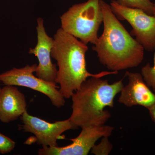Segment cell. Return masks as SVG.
Segmentation results:
<instances>
[{
    "instance_id": "obj_1",
    "label": "cell",
    "mask_w": 155,
    "mask_h": 155,
    "mask_svg": "<svg viewBox=\"0 0 155 155\" xmlns=\"http://www.w3.org/2000/svg\"><path fill=\"white\" fill-rule=\"evenodd\" d=\"M103 14L102 34L92 48L100 63L118 72L138 67L144 58V48L131 36L113 13L110 5L100 0Z\"/></svg>"
},
{
    "instance_id": "obj_2",
    "label": "cell",
    "mask_w": 155,
    "mask_h": 155,
    "mask_svg": "<svg viewBox=\"0 0 155 155\" xmlns=\"http://www.w3.org/2000/svg\"><path fill=\"white\" fill-rule=\"evenodd\" d=\"M122 79L113 84L100 78L90 77L72 94L69 118L75 129L105 125L111 116L106 107H114V100L124 87Z\"/></svg>"
},
{
    "instance_id": "obj_3",
    "label": "cell",
    "mask_w": 155,
    "mask_h": 155,
    "mask_svg": "<svg viewBox=\"0 0 155 155\" xmlns=\"http://www.w3.org/2000/svg\"><path fill=\"white\" fill-rule=\"evenodd\" d=\"M87 45L77 38L59 28L54 35L51 58L57 61L58 70L56 83L65 98L69 99L88 77L101 78L117 74V71H103L92 74L87 69L85 54Z\"/></svg>"
},
{
    "instance_id": "obj_4",
    "label": "cell",
    "mask_w": 155,
    "mask_h": 155,
    "mask_svg": "<svg viewBox=\"0 0 155 155\" xmlns=\"http://www.w3.org/2000/svg\"><path fill=\"white\" fill-rule=\"evenodd\" d=\"M103 19L100 0H88L73 5L61 16V28L85 44L95 45Z\"/></svg>"
},
{
    "instance_id": "obj_5",
    "label": "cell",
    "mask_w": 155,
    "mask_h": 155,
    "mask_svg": "<svg viewBox=\"0 0 155 155\" xmlns=\"http://www.w3.org/2000/svg\"><path fill=\"white\" fill-rule=\"evenodd\" d=\"M37 64L26 65L22 68H14L0 74V81L5 85L25 87L39 92L50 99L53 105L61 108L65 105V97L56 84L47 82L35 77Z\"/></svg>"
},
{
    "instance_id": "obj_6",
    "label": "cell",
    "mask_w": 155,
    "mask_h": 155,
    "mask_svg": "<svg viewBox=\"0 0 155 155\" xmlns=\"http://www.w3.org/2000/svg\"><path fill=\"white\" fill-rule=\"evenodd\" d=\"M111 8L118 19L126 20L132 27L130 34L143 47L153 51L155 48V16L147 14L141 9L127 8L112 0Z\"/></svg>"
},
{
    "instance_id": "obj_7",
    "label": "cell",
    "mask_w": 155,
    "mask_h": 155,
    "mask_svg": "<svg viewBox=\"0 0 155 155\" xmlns=\"http://www.w3.org/2000/svg\"><path fill=\"white\" fill-rule=\"evenodd\" d=\"M79 135L70 140L67 146L43 147L38 150L39 155H87L96 142L101 137L112 134L114 127L110 125L87 126L82 127Z\"/></svg>"
},
{
    "instance_id": "obj_8",
    "label": "cell",
    "mask_w": 155,
    "mask_h": 155,
    "mask_svg": "<svg viewBox=\"0 0 155 155\" xmlns=\"http://www.w3.org/2000/svg\"><path fill=\"white\" fill-rule=\"evenodd\" d=\"M21 116L22 125L20 129L24 132L34 134L37 143L42 147H58V140L64 138V136H61L62 134L75 129L69 119L51 123L30 115L27 111Z\"/></svg>"
},
{
    "instance_id": "obj_9",
    "label": "cell",
    "mask_w": 155,
    "mask_h": 155,
    "mask_svg": "<svg viewBox=\"0 0 155 155\" xmlns=\"http://www.w3.org/2000/svg\"><path fill=\"white\" fill-rule=\"evenodd\" d=\"M37 43L34 48H30L28 53L35 55L38 60L36 71L37 77L42 80L56 84L58 69L56 64L51 61V51L54 45V38L46 33L42 18L37 19L36 26Z\"/></svg>"
},
{
    "instance_id": "obj_10",
    "label": "cell",
    "mask_w": 155,
    "mask_h": 155,
    "mask_svg": "<svg viewBox=\"0 0 155 155\" xmlns=\"http://www.w3.org/2000/svg\"><path fill=\"white\" fill-rule=\"evenodd\" d=\"M128 83L121 90L118 102L128 107L141 106L148 109L155 103V94L138 72L126 71Z\"/></svg>"
},
{
    "instance_id": "obj_11",
    "label": "cell",
    "mask_w": 155,
    "mask_h": 155,
    "mask_svg": "<svg viewBox=\"0 0 155 155\" xmlns=\"http://www.w3.org/2000/svg\"><path fill=\"white\" fill-rule=\"evenodd\" d=\"M25 95L14 85H5L0 91V121L8 123L17 120L26 111Z\"/></svg>"
},
{
    "instance_id": "obj_12",
    "label": "cell",
    "mask_w": 155,
    "mask_h": 155,
    "mask_svg": "<svg viewBox=\"0 0 155 155\" xmlns=\"http://www.w3.org/2000/svg\"><path fill=\"white\" fill-rule=\"evenodd\" d=\"M120 5L141 9L147 14L150 15L153 14L154 3L150 0H116Z\"/></svg>"
},
{
    "instance_id": "obj_13",
    "label": "cell",
    "mask_w": 155,
    "mask_h": 155,
    "mask_svg": "<svg viewBox=\"0 0 155 155\" xmlns=\"http://www.w3.org/2000/svg\"><path fill=\"white\" fill-rule=\"evenodd\" d=\"M153 63V67H151L150 64L148 63L143 67L141 70V74L147 85L151 87L153 91L155 92V52Z\"/></svg>"
},
{
    "instance_id": "obj_14",
    "label": "cell",
    "mask_w": 155,
    "mask_h": 155,
    "mask_svg": "<svg viewBox=\"0 0 155 155\" xmlns=\"http://www.w3.org/2000/svg\"><path fill=\"white\" fill-rule=\"evenodd\" d=\"M113 148V144L109 141L108 137H103L99 144H95L92 148L91 153L95 155H108Z\"/></svg>"
},
{
    "instance_id": "obj_15",
    "label": "cell",
    "mask_w": 155,
    "mask_h": 155,
    "mask_svg": "<svg viewBox=\"0 0 155 155\" xmlns=\"http://www.w3.org/2000/svg\"><path fill=\"white\" fill-rule=\"evenodd\" d=\"M16 143L11 138L0 133V153L11 152L15 148Z\"/></svg>"
},
{
    "instance_id": "obj_16",
    "label": "cell",
    "mask_w": 155,
    "mask_h": 155,
    "mask_svg": "<svg viewBox=\"0 0 155 155\" xmlns=\"http://www.w3.org/2000/svg\"><path fill=\"white\" fill-rule=\"evenodd\" d=\"M152 120L155 123V103L148 109Z\"/></svg>"
},
{
    "instance_id": "obj_17",
    "label": "cell",
    "mask_w": 155,
    "mask_h": 155,
    "mask_svg": "<svg viewBox=\"0 0 155 155\" xmlns=\"http://www.w3.org/2000/svg\"><path fill=\"white\" fill-rule=\"evenodd\" d=\"M153 16H155V3H154Z\"/></svg>"
},
{
    "instance_id": "obj_18",
    "label": "cell",
    "mask_w": 155,
    "mask_h": 155,
    "mask_svg": "<svg viewBox=\"0 0 155 155\" xmlns=\"http://www.w3.org/2000/svg\"><path fill=\"white\" fill-rule=\"evenodd\" d=\"M1 87H0V91H1Z\"/></svg>"
}]
</instances>
